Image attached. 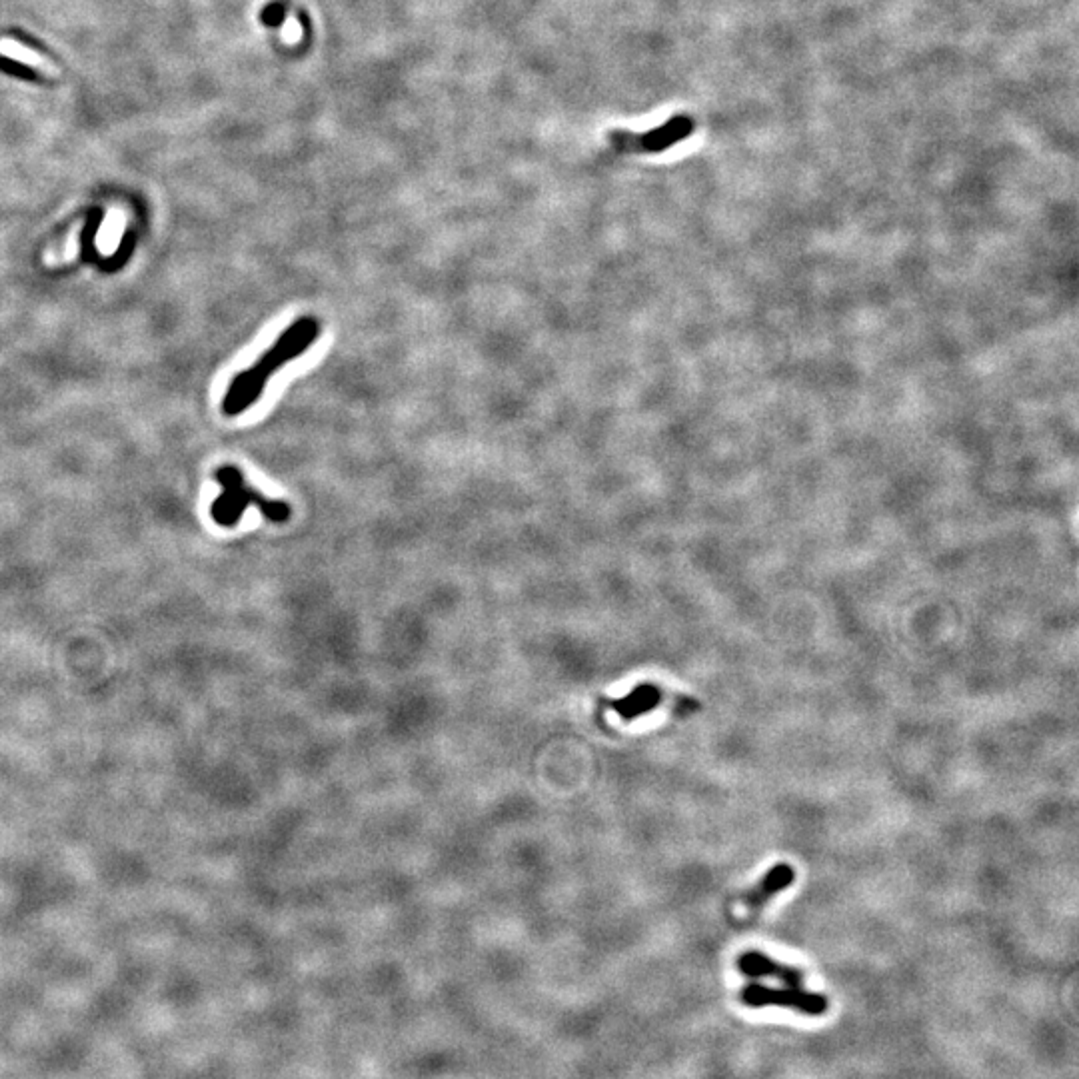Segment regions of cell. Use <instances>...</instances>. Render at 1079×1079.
<instances>
[{
	"label": "cell",
	"instance_id": "cell-1",
	"mask_svg": "<svg viewBox=\"0 0 1079 1079\" xmlns=\"http://www.w3.org/2000/svg\"><path fill=\"white\" fill-rule=\"evenodd\" d=\"M320 336V322L314 316H302L292 322L278 340L246 370L236 374L222 398L224 416H240L258 402L268 380L288 362L300 358Z\"/></svg>",
	"mask_w": 1079,
	"mask_h": 1079
},
{
	"label": "cell",
	"instance_id": "cell-2",
	"mask_svg": "<svg viewBox=\"0 0 1079 1079\" xmlns=\"http://www.w3.org/2000/svg\"><path fill=\"white\" fill-rule=\"evenodd\" d=\"M214 480L222 486V494L210 504V516L218 526L234 528L248 506H256L260 514L274 524H282L290 518L292 510L286 502L268 500L264 494L250 488L236 466H220L214 472Z\"/></svg>",
	"mask_w": 1079,
	"mask_h": 1079
},
{
	"label": "cell",
	"instance_id": "cell-3",
	"mask_svg": "<svg viewBox=\"0 0 1079 1079\" xmlns=\"http://www.w3.org/2000/svg\"><path fill=\"white\" fill-rule=\"evenodd\" d=\"M696 130V122L688 114H676L664 124L656 126L650 132H628V130H610L608 140L620 152H642L656 154L670 150L672 146L688 140Z\"/></svg>",
	"mask_w": 1079,
	"mask_h": 1079
},
{
	"label": "cell",
	"instance_id": "cell-4",
	"mask_svg": "<svg viewBox=\"0 0 1079 1079\" xmlns=\"http://www.w3.org/2000/svg\"><path fill=\"white\" fill-rule=\"evenodd\" d=\"M740 1002L748 1008H784L802 1016L822 1018L828 1014L830 1002L826 996L808 992L804 988H768L762 984H750L740 990Z\"/></svg>",
	"mask_w": 1079,
	"mask_h": 1079
},
{
	"label": "cell",
	"instance_id": "cell-5",
	"mask_svg": "<svg viewBox=\"0 0 1079 1079\" xmlns=\"http://www.w3.org/2000/svg\"><path fill=\"white\" fill-rule=\"evenodd\" d=\"M738 970L746 978H770L778 980L790 988H802L806 982V974L794 966L782 964L772 960L770 956L762 952H746L736 962Z\"/></svg>",
	"mask_w": 1079,
	"mask_h": 1079
},
{
	"label": "cell",
	"instance_id": "cell-6",
	"mask_svg": "<svg viewBox=\"0 0 1079 1079\" xmlns=\"http://www.w3.org/2000/svg\"><path fill=\"white\" fill-rule=\"evenodd\" d=\"M796 880V870L790 864L774 866L756 886L742 894L740 904L746 912H760L772 898L788 890Z\"/></svg>",
	"mask_w": 1079,
	"mask_h": 1079
},
{
	"label": "cell",
	"instance_id": "cell-7",
	"mask_svg": "<svg viewBox=\"0 0 1079 1079\" xmlns=\"http://www.w3.org/2000/svg\"><path fill=\"white\" fill-rule=\"evenodd\" d=\"M660 700H662V692L652 684H644V686H638L626 698L616 700L612 704H614V710H618L626 720H634L640 714L654 710L660 704Z\"/></svg>",
	"mask_w": 1079,
	"mask_h": 1079
},
{
	"label": "cell",
	"instance_id": "cell-8",
	"mask_svg": "<svg viewBox=\"0 0 1079 1079\" xmlns=\"http://www.w3.org/2000/svg\"><path fill=\"white\" fill-rule=\"evenodd\" d=\"M0 54L10 58V60H16L24 66H30L42 74H48V76H58V68L54 64H50L42 54L22 46L20 42L12 40V38H2L0 40Z\"/></svg>",
	"mask_w": 1079,
	"mask_h": 1079
}]
</instances>
